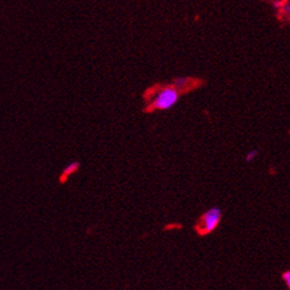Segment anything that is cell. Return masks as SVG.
Wrapping results in <instances>:
<instances>
[{"label":"cell","mask_w":290,"mask_h":290,"mask_svg":"<svg viewBox=\"0 0 290 290\" xmlns=\"http://www.w3.org/2000/svg\"><path fill=\"white\" fill-rule=\"evenodd\" d=\"M178 100H179V91L176 88L168 87L158 92L152 106L157 110H167L176 106Z\"/></svg>","instance_id":"2"},{"label":"cell","mask_w":290,"mask_h":290,"mask_svg":"<svg viewBox=\"0 0 290 290\" xmlns=\"http://www.w3.org/2000/svg\"><path fill=\"white\" fill-rule=\"evenodd\" d=\"M223 212L219 206H213L204 212L202 217L199 218L198 224L196 226L197 232L200 236H206L213 232L218 228L219 223L222 221Z\"/></svg>","instance_id":"1"},{"label":"cell","mask_w":290,"mask_h":290,"mask_svg":"<svg viewBox=\"0 0 290 290\" xmlns=\"http://www.w3.org/2000/svg\"><path fill=\"white\" fill-rule=\"evenodd\" d=\"M257 157H258V151L257 150H252V151H250L247 154V157H245V161H247V162H252Z\"/></svg>","instance_id":"3"},{"label":"cell","mask_w":290,"mask_h":290,"mask_svg":"<svg viewBox=\"0 0 290 290\" xmlns=\"http://www.w3.org/2000/svg\"><path fill=\"white\" fill-rule=\"evenodd\" d=\"M282 280L284 281L285 285H287L288 289L290 288V271H284L283 274H282Z\"/></svg>","instance_id":"4"}]
</instances>
